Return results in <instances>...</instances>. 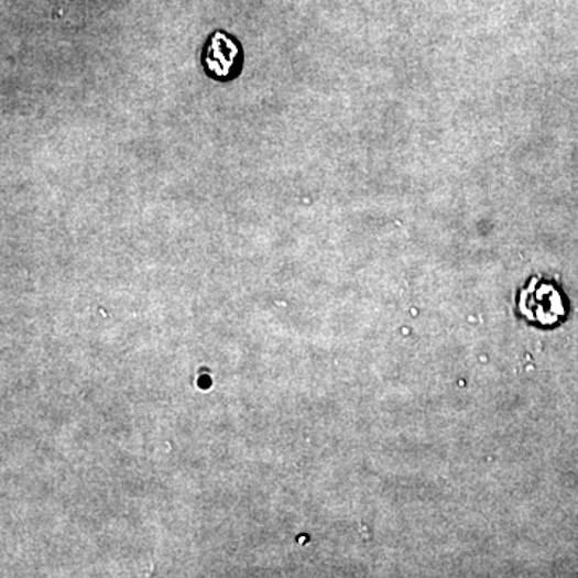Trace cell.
<instances>
[{
	"label": "cell",
	"instance_id": "6da1fadb",
	"mask_svg": "<svg viewBox=\"0 0 578 578\" xmlns=\"http://www.w3.org/2000/svg\"><path fill=\"white\" fill-rule=\"evenodd\" d=\"M520 310L525 318L543 327H553L566 317V307L559 291L545 283L538 285L537 280L522 291Z\"/></svg>",
	"mask_w": 578,
	"mask_h": 578
}]
</instances>
